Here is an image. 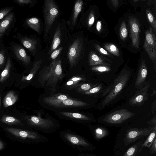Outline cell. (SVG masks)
<instances>
[{
	"mask_svg": "<svg viewBox=\"0 0 156 156\" xmlns=\"http://www.w3.org/2000/svg\"><path fill=\"white\" fill-rule=\"evenodd\" d=\"M97 84H90L85 83L81 85L80 87V90L85 92L89 90L97 85Z\"/></svg>",
	"mask_w": 156,
	"mask_h": 156,
	"instance_id": "38",
	"label": "cell"
},
{
	"mask_svg": "<svg viewBox=\"0 0 156 156\" xmlns=\"http://www.w3.org/2000/svg\"><path fill=\"white\" fill-rule=\"evenodd\" d=\"M43 101L47 104L56 107H82L88 105L84 102L69 99L61 100L46 97L44 98Z\"/></svg>",
	"mask_w": 156,
	"mask_h": 156,
	"instance_id": "9",
	"label": "cell"
},
{
	"mask_svg": "<svg viewBox=\"0 0 156 156\" xmlns=\"http://www.w3.org/2000/svg\"><path fill=\"white\" fill-rule=\"evenodd\" d=\"M106 61H108L102 56L98 55L93 51H91L89 54L88 62L91 66L102 65L110 66V64Z\"/></svg>",
	"mask_w": 156,
	"mask_h": 156,
	"instance_id": "15",
	"label": "cell"
},
{
	"mask_svg": "<svg viewBox=\"0 0 156 156\" xmlns=\"http://www.w3.org/2000/svg\"><path fill=\"white\" fill-rule=\"evenodd\" d=\"M102 86L101 84H97L96 86L85 92L84 94H96L100 91L102 89Z\"/></svg>",
	"mask_w": 156,
	"mask_h": 156,
	"instance_id": "36",
	"label": "cell"
},
{
	"mask_svg": "<svg viewBox=\"0 0 156 156\" xmlns=\"http://www.w3.org/2000/svg\"><path fill=\"white\" fill-rule=\"evenodd\" d=\"M83 2L82 0H77L75 2L72 19V23L73 25L75 24L78 16L82 10Z\"/></svg>",
	"mask_w": 156,
	"mask_h": 156,
	"instance_id": "26",
	"label": "cell"
},
{
	"mask_svg": "<svg viewBox=\"0 0 156 156\" xmlns=\"http://www.w3.org/2000/svg\"><path fill=\"white\" fill-rule=\"evenodd\" d=\"M12 9V7H8L1 9L0 10V20L9 14Z\"/></svg>",
	"mask_w": 156,
	"mask_h": 156,
	"instance_id": "37",
	"label": "cell"
},
{
	"mask_svg": "<svg viewBox=\"0 0 156 156\" xmlns=\"http://www.w3.org/2000/svg\"><path fill=\"white\" fill-rule=\"evenodd\" d=\"M49 98L51 99L61 100L69 99L67 96L64 95H60L57 96L50 97Z\"/></svg>",
	"mask_w": 156,
	"mask_h": 156,
	"instance_id": "45",
	"label": "cell"
},
{
	"mask_svg": "<svg viewBox=\"0 0 156 156\" xmlns=\"http://www.w3.org/2000/svg\"><path fill=\"white\" fill-rule=\"evenodd\" d=\"M153 92L150 95V96H154L156 94V91L154 88H153Z\"/></svg>",
	"mask_w": 156,
	"mask_h": 156,
	"instance_id": "49",
	"label": "cell"
},
{
	"mask_svg": "<svg viewBox=\"0 0 156 156\" xmlns=\"http://www.w3.org/2000/svg\"><path fill=\"white\" fill-rule=\"evenodd\" d=\"M19 5L23 6L25 5L30 4L33 3V1L32 0H16L14 1Z\"/></svg>",
	"mask_w": 156,
	"mask_h": 156,
	"instance_id": "42",
	"label": "cell"
},
{
	"mask_svg": "<svg viewBox=\"0 0 156 156\" xmlns=\"http://www.w3.org/2000/svg\"><path fill=\"white\" fill-rule=\"evenodd\" d=\"M145 37L144 48L154 64V69L156 70V37L152 29L150 27L145 32Z\"/></svg>",
	"mask_w": 156,
	"mask_h": 156,
	"instance_id": "7",
	"label": "cell"
},
{
	"mask_svg": "<svg viewBox=\"0 0 156 156\" xmlns=\"http://www.w3.org/2000/svg\"><path fill=\"white\" fill-rule=\"evenodd\" d=\"M5 129L13 135L23 138L36 139L39 137L37 134L31 131L10 127H5Z\"/></svg>",
	"mask_w": 156,
	"mask_h": 156,
	"instance_id": "13",
	"label": "cell"
},
{
	"mask_svg": "<svg viewBox=\"0 0 156 156\" xmlns=\"http://www.w3.org/2000/svg\"><path fill=\"white\" fill-rule=\"evenodd\" d=\"M85 79L81 76H73L66 83V85L70 87H74L82 81L85 80Z\"/></svg>",
	"mask_w": 156,
	"mask_h": 156,
	"instance_id": "32",
	"label": "cell"
},
{
	"mask_svg": "<svg viewBox=\"0 0 156 156\" xmlns=\"http://www.w3.org/2000/svg\"><path fill=\"white\" fill-rule=\"evenodd\" d=\"M63 49V47H61L58 49L53 51L51 53V58L53 60L55 59Z\"/></svg>",
	"mask_w": 156,
	"mask_h": 156,
	"instance_id": "41",
	"label": "cell"
},
{
	"mask_svg": "<svg viewBox=\"0 0 156 156\" xmlns=\"http://www.w3.org/2000/svg\"><path fill=\"white\" fill-rule=\"evenodd\" d=\"M107 130L102 127H97L94 130V134L95 138L98 139H101L107 135Z\"/></svg>",
	"mask_w": 156,
	"mask_h": 156,
	"instance_id": "31",
	"label": "cell"
},
{
	"mask_svg": "<svg viewBox=\"0 0 156 156\" xmlns=\"http://www.w3.org/2000/svg\"><path fill=\"white\" fill-rule=\"evenodd\" d=\"M26 23L30 27L37 33H39L41 28V23L38 19L36 17L29 18L26 20Z\"/></svg>",
	"mask_w": 156,
	"mask_h": 156,
	"instance_id": "24",
	"label": "cell"
},
{
	"mask_svg": "<svg viewBox=\"0 0 156 156\" xmlns=\"http://www.w3.org/2000/svg\"><path fill=\"white\" fill-rule=\"evenodd\" d=\"M0 121L8 125H23L20 120L14 117L8 115H4L2 116Z\"/></svg>",
	"mask_w": 156,
	"mask_h": 156,
	"instance_id": "25",
	"label": "cell"
},
{
	"mask_svg": "<svg viewBox=\"0 0 156 156\" xmlns=\"http://www.w3.org/2000/svg\"><path fill=\"white\" fill-rule=\"evenodd\" d=\"M58 14L57 5L52 0H45L44 5V32L48 34Z\"/></svg>",
	"mask_w": 156,
	"mask_h": 156,
	"instance_id": "3",
	"label": "cell"
},
{
	"mask_svg": "<svg viewBox=\"0 0 156 156\" xmlns=\"http://www.w3.org/2000/svg\"><path fill=\"white\" fill-rule=\"evenodd\" d=\"M5 51L3 50L0 51V69L3 66L5 62Z\"/></svg>",
	"mask_w": 156,
	"mask_h": 156,
	"instance_id": "40",
	"label": "cell"
},
{
	"mask_svg": "<svg viewBox=\"0 0 156 156\" xmlns=\"http://www.w3.org/2000/svg\"><path fill=\"white\" fill-rule=\"evenodd\" d=\"M96 29L97 31L100 32L102 29V22L101 20H98L96 23Z\"/></svg>",
	"mask_w": 156,
	"mask_h": 156,
	"instance_id": "47",
	"label": "cell"
},
{
	"mask_svg": "<svg viewBox=\"0 0 156 156\" xmlns=\"http://www.w3.org/2000/svg\"><path fill=\"white\" fill-rule=\"evenodd\" d=\"M1 106V96H0V106Z\"/></svg>",
	"mask_w": 156,
	"mask_h": 156,
	"instance_id": "52",
	"label": "cell"
},
{
	"mask_svg": "<svg viewBox=\"0 0 156 156\" xmlns=\"http://www.w3.org/2000/svg\"><path fill=\"white\" fill-rule=\"evenodd\" d=\"M156 126H154L153 130L148 136L144 143L141 144L137 152V154L141 151L145 147H147L150 148L153 142L156 138Z\"/></svg>",
	"mask_w": 156,
	"mask_h": 156,
	"instance_id": "22",
	"label": "cell"
},
{
	"mask_svg": "<svg viewBox=\"0 0 156 156\" xmlns=\"http://www.w3.org/2000/svg\"><path fill=\"white\" fill-rule=\"evenodd\" d=\"M42 60L39 59L34 63L30 73L27 76H22L21 80L22 82H25L31 80L36 74L37 71L40 67Z\"/></svg>",
	"mask_w": 156,
	"mask_h": 156,
	"instance_id": "19",
	"label": "cell"
},
{
	"mask_svg": "<svg viewBox=\"0 0 156 156\" xmlns=\"http://www.w3.org/2000/svg\"><path fill=\"white\" fill-rule=\"evenodd\" d=\"M142 143L141 141H139L129 147L122 156H136Z\"/></svg>",
	"mask_w": 156,
	"mask_h": 156,
	"instance_id": "28",
	"label": "cell"
},
{
	"mask_svg": "<svg viewBox=\"0 0 156 156\" xmlns=\"http://www.w3.org/2000/svg\"><path fill=\"white\" fill-rule=\"evenodd\" d=\"M61 30L59 25L56 29L54 34L53 40L49 53L50 54L55 50L60 45L61 39Z\"/></svg>",
	"mask_w": 156,
	"mask_h": 156,
	"instance_id": "20",
	"label": "cell"
},
{
	"mask_svg": "<svg viewBox=\"0 0 156 156\" xmlns=\"http://www.w3.org/2000/svg\"><path fill=\"white\" fill-rule=\"evenodd\" d=\"M4 147V144L0 140V150L2 149Z\"/></svg>",
	"mask_w": 156,
	"mask_h": 156,
	"instance_id": "50",
	"label": "cell"
},
{
	"mask_svg": "<svg viewBox=\"0 0 156 156\" xmlns=\"http://www.w3.org/2000/svg\"><path fill=\"white\" fill-rule=\"evenodd\" d=\"M91 69L93 72L98 73L109 72L112 70L110 66L102 65L92 66Z\"/></svg>",
	"mask_w": 156,
	"mask_h": 156,
	"instance_id": "30",
	"label": "cell"
},
{
	"mask_svg": "<svg viewBox=\"0 0 156 156\" xmlns=\"http://www.w3.org/2000/svg\"><path fill=\"white\" fill-rule=\"evenodd\" d=\"M147 123L151 126H156V114H154V117L151 120L148 121Z\"/></svg>",
	"mask_w": 156,
	"mask_h": 156,
	"instance_id": "44",
	"label": "cell"
},
{
	"mask_svg": "<svg viewBox=\"0 0 156 156\" xmlns=\"http://www.w3.org/2000/svg\"><path fill=\"white\" fill-rule=\"evenodd\" d=\"M28 122L31 125L43 128H48L52 126L53 121L48 119H43L41 116H28L26 117Z\"/></svg>",
	"mask_w": 156,
	"mask_h": 156,
	"instance_id": "12",
	"label": "cell"
},
{
	"mask_svg": "<svg viewBox=\"0 0 156 156\" xmlns=\"http://www.w3.org/2000/svg\"><path fill=\"white\" fill-rule=\"evenodd\" d=\"M135 114V113L126 109H121L103 116L101 119L103 123L108 124H119L126 121Z\"/></svg>",
	"mask_w": 156,
	"mask_h": 156,
	"instance_id": "4",
	"label": "cell"
},
{
	"mask_svg": "<svg viewBox=\"0 0 156 156\" xmlns=\"http://www.w3.org/2000/svg\"><path fill=\"white\" fill-rule=\"evenodd\" d=\"M12 63L9 57L7 60L5 67L0 75V82H4L9 77Z\"/></svg>",
	"mask_w": 156,
	"mask_h": 156,
	"instance_id": "23",
	"label": "cell"
},
{
	"mask_svg": "<svg viewBox=\"0 0 156 156\" xmlns=\"http://www.w3.org/2000/svg\"><path fill=\"white\" fill-rule=\"evenodd\" d=\"M83 49V39L78 37L74 40L67 53V58L71 67L76 64L81 57Z\"/></svg>",
	"mask_w": 156,
	"mask_h": 156,
	"instance_id": "5",
	"label": "cell"
},
{
	"mask_svg": "<svg viewBox=\"0 0 156 156\" xmlns=\"http://www.w3.org/2000/svg\"><path fill=\"white\" fill-rule=\"evenodd\" d=\"M20 40L23 46L34 54H35L37 41L26 37H22Z\"/></svg>",
	"mask_w": 156,
	"mask_h": 156,
	"instance_id": "17",
	"label": "cell"
},
{
	"mask_svg": "<svg viewBox=\"0 0 156 156\" xmlns=\"http://www.w3.org/2000/svg\"><path fill=\"white\" fill-rule=\"evenodd\" d=\"M132 74L129 70L124 68L122 70L113 83L104 92L103 96H106L99 104V110H103L118 101L119 95L131 82Z\"/></svg>",
	"mask_w": 156,
	"mask_h": 156,
	"instance_id": "1",
	"label": "cell"
},
{
	"mask_svg": "<svg viewBox=\"0 0 156 156\" xmlns=\"http://www.w3.org/2000/svg\"><path fill=\"white\" fill-rule=\"evenodd\" d=\"M147 69L145 61L142 59L138 69L135 86L138 89L142 88L146 84L147 75Z\"/></svg>",
	"mask_w": 156,
	"mask_h": 156,
	"instance_id": "11",
	"label": "cell"
},
{
	"mask_svg": "<svg viewBox=\"0 0 156 156\" xmlns=\"http://www.w3.org/2000/svg\"><path fill=\"white\" fill-rule=\"evenodd\" d=\"M13 12L9 13L0 20V33L3 34L9 27L13 18Z\"/></svg>",
	"mask_w": 156,
	"mask_h": 156,
	"instance_id": "21",
	"label": "cell"
},
{
	"mask_svg": "<svg viewBox=\"0 0 156 156\" xmlns=\"http://www.w3.org/2000/svg\"><path fill=\"white\" fill-rule=\"evenodd\" d=\"M151 112L152 114H156V101L155 100L152 104L151 105Z\"/></svg>",
	"mask_w": 156,
	"mask_h": 156,
	"instance_id": "46",
	"label": "cell"
},
{
	"mask_svg": "<svg viewBox=\"0 0 156 156\" xmlns=\"http://www.w3.org/2000/svg\"><path fill=\"white\" fill-rule=\"evenodd\" d=\"M150 86V81L148 80L145 85L142 88L136 90L134 95L129 99V105L131 106H137L143 105L148 99V91Z\"/></svg>",
	"mask_w": 156,
	"mask_h": 156,
	"instance_id": "8",
	"label": "cell"
},
{
	"mask_svg": "<svg viewBox=\"0 0 156 156\" xmlns=\"http://www.w3.org/2000/svg\"><path fill=\"white\" fill-rule=\"evenodd\" d=\"M147 18L152 27L155 33L156 32V21L155 19L151 12L148 10H146Z\"/></svg>",
	"mask_w": 156,
	"mask_h": 156,
	"instance_id": "35",
	"label": "cell"
},
{
	"mask_svg": "<svg viewBox=\"0 0 156 156\" xmlns=\"http://www.w3.org/2000/svg\"><path fill=\"white\" fill-rule=\"evenodd\" d=\"M104 47L108 52L116 56L120 55V52L117 47L112 43H106L104 44Z\"/></svg>",
	"mask_w": 156,
	"mask_h": 156,
	"instance_id": "29",
	"label": "cell"
},
{
	"mask_svg": "<svg viewBox=\"0 0 156 156\" xmlns=\"http://www.w3.org/2000/svg\"><path fill=\"white\" fill-rule=\"evenodd\" d=\"M151 147L150 152L151 154L152 155L156 153V138L154 139Z\"/></svg>",
	"mask_w": 156,
	"mask_h": 156,
	"instance_id": "43",
	"label": "cell"
},
{
	"mask_svg": "<svg viewBox=\"0 0 156 156\" xmlns=\"http://www.w3.org/2000/svg\"><path fill=\"white\" fill-rule=\"evenodd\" d=\"M128 22L132 46L136 48H138L140 42V31L139 23L135 18L133 17L129 18Z\"/></svg>",
	"mask_w": 156,
	"mask_h": 156,
	"instance_id": "10",
	"label": "cell"
},
{
	"mask_svg": "<svg viewBox=\"0 0 156 156\" xmlns=\"http://www.w3.org/2000/svg\"><path fill=\"white\" fill-rule=\"evenodd\" d=\"M14 54L18 59L22 62L24 64L28 65L30 62V57L28 55L25 50L18 45H15L13 47Z\"/></svg>",
	"mask_w": 156,
	"mask_h": 156,
	"instance_id": "14",
	"label": "cell"
},
{
	"mask_svg": "<svg viewBox=\"0 0 156 156\" xmlns=\"http://www.w3.org/2000/svg\"><path fill=\"white\" fill-rule=\"evenodd\" d=\"M154 128V127L150 126L144 128H133L129 129L126 131L123 139L125 145L127 146L140 138L147 136Z\"/></svg>",
	"mask_w": 156,
	"mask_h": 156,
	"instance_id": "6",
	"label": "cell"
},
{
	"mask_svg": "<svg viewBox=\"0 0 156 156\" xmlns=\"http://www.w3.org/2000/svg\"><path fill=\"white\" fill-rule=\"evenodd\" d=\"M3 34L0 33V39L3 36Z\"/></svg>",
	"mask_w": 156,
	"mask_h": 156,
	"instance_id": "51",
	"label": "cell"
},
{
	"mask_svg": "<svg viewBox=\"0 0 156 156\" xmlns=\"http://www.w3.org/2000/svg\"><path fill=\"white\" fill-rule=\"evenodd\" d=\"M64 136L67 140L73 144L85 147L89 146L88 143L86 140L78 136L69 133H66Z\"/></svg>",
	"mask_w": 156,
	"mask_h": 156,
	"instance_id": "16",
	"label": "cell"
},
{
	"mask_svg": "<svg viewBox=\"0 0 156 156\" xmlns=\"http://www.w3.org/2000/svg\"><path fill=\"white\" fill-rule=\"evenodd\" d=\"M128 30L125 21L122 22L119 30V35L121 39L124 41L128 36Z\"/></svg>",
	"mask_w": 156,
	"mask_h": 156,
	"instance_id": "33",
	"label": "cell"
},
{
	"mask_svg": "<svg viewBox=\"0 0 156 156\" xmlns=\"http://www.w3.org/2000/svg\"><path fill=\"white\" fill-rule=\"evenodd\" d=\"M18 99V97L13 90L9 91L4 97L3 103L4 108L10 106L15 103Z\"/></svg>",
	"mask_w": 156,
	"mask_h": 156,
	"instance_id": "18",
	"label": "cell"
},
{
	"mask_svg": "<svg viewBox=\"0 0 156 156\" xmlns=\"http://www.w3.org/2000/svg\"><path fill=\"white\" fill-rule=\"evenodd\" d=\"M95 15L93 11H91L89 14L87 21L88 27H91L94 23L95 21Z\"/></svg>",
	"mask_w": 156,
	"mask_h": 156,
	"instance_id": "39",
	"label": "cell"
},
{
	"mask_svg": "<svg viewBox=\"0 0 156 156\" xmlns=\"http://www.w3.org/2000/svg\"><path fill=\"white\" fill-rule=\"evenodd\" d=\"M59 113L65 116L73 119L87 121L91 120L90 118L87 116L80 113L63 112H59Z\"/></svg>",
	"mask_w": 156,
	"mask_h": 156,
	"instance_id": "27",
	"label": "cell"
},
{
	"mask_svg": "<svg viewBox=\"0 0 156 156\" xmlns=\"http://www.w3.org/2000/svg\"><path fill=\"white\" fill-rule=\"evenodd\" d=\"M94 47L99 52V53L104 59L107 60L109 62L112 63L111 61L107 59L106 56L111 57V55L105 49L101 47L98 44H95Z\"/></svg>",
	"mask_w": 156,
	"mask_h": 156,
	"instance_id": "34",
	"label": "cell"
},
{
	"mask_svg": "<svg viewBox=\"0 0 156 156\" xmlns=\"http://www.w3.org/2000/svg\"><path fill=\"white\" fill-rule=\"evenodd\" d=\"M111 3L115 7H117L119 5V1L118 0H111Z\"/></svg>",
	"mask_w": 156,
	"mask_h": 156,
	"instance_id": "48",
	"label": "cell"
},
{
	"mask_svg": "<svg viewBox=\"0 0 156 156\" xmlns=\"http://www.w3.org/2000/svg\"><path fill=\"white\" fill-rule=\"evenodd\" d=\"M63 77L61 60L54 59L40 72L38 81L43 85L45 84L53 87Z\"/></svg>",
	"mask_w": 156,
	"mask_h": 156,
	"instance_id": "2",
	"label": "cell"
}]
</instances>
